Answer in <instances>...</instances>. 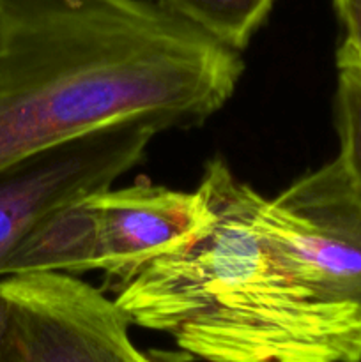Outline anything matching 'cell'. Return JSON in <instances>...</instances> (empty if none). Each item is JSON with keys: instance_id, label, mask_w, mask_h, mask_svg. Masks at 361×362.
I'll list each match as a JSON object with an SVG mask.
<instances>
[{"instance_id": "1", "label": "cell", "mask_w": 361, "mask_h": 362, "mask_svg": "<svg viewBox=\"0 0 361 362\" xmlns=\"http://www.w3.org/2000/svg\"><path fill=\"white\" fill-rule=\"evenodd\" d=\"M243 73L156 0H0V172L131 120L202 126Z\"/></svg>"}, {"instance_id": "2", "label": "cell", "mask_w": 361, "mask_h": 362, "mask_svg": "<svg viewBox=\"0 0 361 362\" xmlns=\"http://www.w3.org/2000/svg\"><path fill=\"white\" fill-rule=\"evenodd\" d=\"M198 189L211 221L117 290L131 325L207 362H361V313L310 288L258 228L260 193L222 158Z\"/></svg>"}, {"instance_id": "3", "label": "cell", "mask_w": 361, "mask_h": 362, "mask_svg": "<svg viewBox=\"0 0 361 362\" xmlns=\"http://www.w3.org/2000/svg\"><path fill=\"white\" fill-rule=\"evenodd\" d=\"M7 320L0 362H190L188 354L145 352L131 322L101 290L64 274L0 279Z\"/></svg>"}, {"instance_id": "4", "label": "cell", "mask_w": 361, "mask_h": 362, "mask_svg": "<svg viewBox=\"0 0 361 362\" xmlns=\"http://www.w3.org/2000/svg\"><path fill=\"white\" fill-rule=\"evenodd\" d=\"M255 219L314 292L361 313V186L338 158L260 194Z\"/></svg>"}, {"instance_id": "5", "label": "cell", "mask_w": 361, "mask_h": 362, "mask_svg": "<svg viewBox=\"0 0 361 362\" xmlns=\"http://www.w3.org/2000/svg\"><path fill=\"white\" fill-rule=\"evenodd\" d=\"M158 126L117 124L38 152L0 172V271L14 247L59 209L112 189L144 159Z\"/></svg>"}, {"instance_id": "6", "label": "cell", "mask_w": 361, "mask_h": 362, "mask_svg": "<svg viewBox=\"0 0 361 362\" xmlns=\"http://www.w3.org/2000/svg\"><path fill=\"white\" fill-rule=\"evenodd\" d=\"M94 202L101 272L119 288L151 264L188 246L212 218L200 189L188 193L140 182L103 191L94 194Z\"/></svg>"}, {"instance_id": "7", "label": "cell", "mask_w": 361, "mask_h": 362, "mask_svg": "<svg viewBox=\"0 0 361 362\" xmlns=\"http://www.w3.org/2000/svg\"><path fill=\"white\" fill-rule=\"evenodd\" d=\"M96 271L101 272V237L92 194L42 219L4 262L0 279L23 274L78 278Z\"/></svg>"}, {"instance_id": "8", "label": "cell", "mask_w": 361, "mask_h": 362, "mask_svg": "<svg viewBox=\"0 0 361 362\" xmlns=\"http://www.w3.org/2000/svg\"><path fill=\"white\" fill-rule=\"evenodd\" d=\"M216 42L241 53L265 23L276 0H156Z\"/></svg>"}, {"instance_id": "9", "label": "cell", "mask_w": 361, "mask_h": 362, "mask_svg": "<svg viewBox=\"0 0 361 362\" xmlns=\"http://www.w3.org/2000/svg\"><path fill=\"white\" fill-rule=\"evenodd\" d=\"M336 133L340 141L336 158L361 186V74L353 69H338Z\"/></svg>"}, {"instance_id": "10", "label": "cell", "mask_w": 361, "mask_h": 362, "mask_svg": "<svg viewBox=\"0 0 361 362\" xmlns=\"http://www.w3.org/2000/svg\"><path fill=\"white\" fill-rule=\"evenodd\" d=\"M333 6L343 30L336 67L361 66V0H333Z\"/></svg>"}, {"instance_id": "11", "label": "cell", "mask_w": 361, "mask_h": 362, "mask_svg": "<svg viewBox=\"0 0 361 362\" xmlns=\"http://www.w3.org/2000/svg\"><path fill=\"white\" fill-rule=\"evenodd\" d=\"M6 320H7V303L4 299V296L0 293V343H2L4 329H6Z\"/></svg>"}, {"instance_id": "12", "label": "cell", "mask_w": 361, "mask_h": 362, "mask_svg": "<svg viewBox=\"0 0 361 362\" xmlns=\"http://www.w3.org/2000/svg\"><path fill=\"white\" fill-rule=\"evenodd\" d=\"M338 69H353L356 71V73L361 74V66H350V67H338Z\"/></svg>"}]
</instances>
